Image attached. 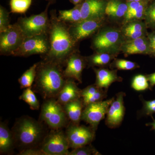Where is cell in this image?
I'll use <instances>...</instances> for the list:
<instances>
[{
  "label": "cell",
  "instance_id": "7a4b0ae2",
  "mask_svg": "<svg viewBox=\"0 0 155 155\" xmlns=\"http://www.w3.org/2000/svg\"><path fill=\"white\" fill-rule=\"evenodd\" d=\"M63 66L54 62L43 60L38 62L35 78V89L45 99L58 97L67 78Z\"/></svg>",
  "mask_w": 155,
  "mask_h": 155
},
{
  "label": "cell",
  "instance_id": "9c48e42d",
  "mask_svg": "<svg viewBox=\"0 0 155 155\" xmlns=\"http://www.w3.org/2000/svg\"><path fill=\"white\" fill-rule=\"evenodd\" d=\"M96 130L90 126L75 125L71 123L68 125L65 133L72 149L91 144L95 137Z\"/></svg>",
  "mask_w": 155,
  "mask_h": 155
},
{
  "label": "cell",
  "instance_id": "f546056e",
  "mask_svg": "<svg viewBox=\"0 0 155 155\" xmlns=\"http://www.w3.org/2000/svg\"><path fill=\"white\" fill-rule=\"evenodd\" d=\"M107 91L103 88L97 93L93 95L81 98L84 107L92 103L104 101V100L107 97Z\"/></svg>",
  "mask_w": 155,
  "mask_h": 155
},
{
  "label": "cell",
  "instance_id": "9a60e30c",
  "mask_svg": "<svg viewBox=\"0 0 155 155\" xmlns=\"http://www.w3.org/2000/svg\"><path fill=\"white\" fill-rule=\"evenodd\" d=\"M105 8L102 0H84L80 4L82 19H101Z\"/></svg>",
  "mask_w": 155,
  "mask_h": 155
},
{
  "label": "cell",
  "instance_id": "7402d4cb",
  "mask_svg": "<svg viewBox=\"0 0 155 155\" xmlns=\"http://www.w3.org/2000/svg\"><path fill=\"white\" fill-rule=\"evenodd\" d=\"M58 18L67 24H72L82 20L80 4L76 5L73 8L59 11Z\"/></svg>",
  "mask_w": 155,
  "mask_h": 155
},
{
  "label": "cell",
  "instance_id": "f1b7e54d",
  "mask_svg": "<svg viewBox=\"0 0 155 155\" xmlns=\"http://www.w3.org/2000/svg\"><path fill=\"white\" fill-rule=\"evenodd\" d=\"M143 103L142 108L139 112L140 117L141 116H151L155 113V99L147 101L141 96L140 97Z\"/></svg>",
  "mask_w": 155,
  "mask_h": 155
},
{
  "label": "cell",
  "instance_id": "d590c367",
  "mask_svg": "<svg viewBox=\"0 0 155 155\" xmlns=\"http://www.w3.org/2000/svg\"><path fill=\"white\" fill-rule=\"evenodd\" d=\"M145 26L142 22H132L127 24L124 28L123 31H145Z\"/></svg>",
  "mask_w": 155,
  "mask_h": 155
},
{
  "label": "cell",
  "instance_id": "d6a6232c",
  "mask_svg": "<svg viewBox=\"0 0 155 155\" xmlns=\"http://www.w3.org/2000/svg\"><path fill=\"white\" fill-rule=\"evenodd\" d=\"M146 10L145 5L142 3L141 5L139 6L138 8L133 13L127 17H125V21L127 22L133 20H138L143 18L145 16Z\"/></svg>",
  "mask_w": 155,
  "mask_h": 155
},
{
  "label": "cell",
  "instance_id": "f35d334b",
  "mask_svg": "<svg viewBox=\"0 0 155 155\" xmlns=\"http://www.w3.org/2000/svg\"><path fill=\"white\" fill-rule=\"evenodd\" d=\"M141 3L140 2H130L127 3V10L125 17H127L133 13L138 8L139 6L141 5Z\"/></svg>",
  "mask_w": 155,
  "mask_h": 155
},
{
  "label": "cell",
  "instance_id": "7c38bea8",
  "mask_svg": "<svg viewBox=\"0 0 155 155\" xmlns=\"http://www.w3.org/2000/svg\"><path fill=\"white\" fill-rule=\"evenodd\" d=\"M125 96V93L120 92L114 97L106 115L105 124L109 128H117L122 124L125 114L124 99Z\"/></svg>",
  "mask_w": 155,
  "mask_h": 155
},
{
  "label": "cell",
  "instance_id": "44dd1931",
  "mask_svg": "<svg viewBox=\"0 0 155 155\" xmlns=\"http://www.w3.org/2000/svg\"><path fill=\"white\" fill-rule=\"evenodd\" d=\"M127 10V4L119 0H111L106 6L105 14L110 17L120 18L125 16Z\"/></svg>",
  "mask_w": 155,
  "mask_h": 155
},
{
  "label": "cell",
  "instance_id": "83f0119b",
  "mask_svg": "<svg viewBox=\"0 0 155 155\" xmlns=\"http://www.w3.org/2000/svg\"><path fill=\"white\" fill-rule=\"evenodd\" d=\"M101 155L91 144L72 149L69 155Z\"/></svg>",
  "mask_w": 155,
  "mask_h": 155
},
{
  "label": "cell",
  "instance_id": "b9f144b4",
  "mask_svg": "<svg viewBox=\"0 0 155 155\" xmlns=\"http://www.w3.org/2000/svg\"><path fill=\"white\" fill-rule=\"evenodd\" d=\"M151 116L152 118L153 119V122L147 123L146 125L147 126H151L152 127V129L155 130V119H154L152 116Z\"/></svg>",
  "mask_w": 155,
  "mask_h": 155
},
{
  "label": "cell",
  "instance_id": "60d3db41",
  "mask_svg": "<svg viewBox=\"0 0 155 155\" xmlns=\"http://www.w3.org/2000/svg\"><path fill=\"white\" fill-rule=\"evenodd\" d=\"M146 76L149 82V88L151 90L155 85V72Z\"/></svg>",
  "mask_w": 155,
  "mask_h": 155
},
{
  "label": "cell",
  "instance_id": "6da1fadb",
  "mask_svg": "<svg viewBox=\"0 0 155 155\" xmlns=\"http://www.w3.org/2000/svg\"><path fill=\"white\" fill-rule=\"evenodd\" d=\"M50 15L48 31L50 48L47 54L42 57L43 59L64 67L69 56L76 52L77 43L69 32V24L58 18L56 10H51Z\"/></svg>",
  "mask_w": 155,
  "mask_h": 155
},
{
  "label": "cell",
  "instance_id": "5b68a950",
  "mask_svg": "<svg viewBox=\"0 0 155 155\" xmlns=\"http://www.w3.org/2000/svg\"><path fill=\"white\" fill-rule=\"evenodd\" d=\"M50 5L48 3L45 11L40 14L29 17H20L18 19L17 22L26 37L48 33L50 25L48 9Z\"/></svg>",
  "mask_w": 155,
  "mask_h": 155
},
{
  "label": "cell",
  "instance_id": "4316f807",
  "mask_svg": "<svg viewBox=\"0 0 155 155\" xmlns=\"http://www.w3.org/2000/svg\"><path fill=\"white\" fill-rule=\"evenodd\" d=\"M149 87L147 76L142 75H136L131 82V87L137 91H143L149 88Z\"/></svg>",
  "mask_w": 155,
  "mask_h": 155
},
{
  "label": "cell",
  "instance_id": "e575fe53",
  "mask_svg": "<svg viewBox=\"0 0 155 155\" xmlns=\"http://www.w3.org/2000/svg\"><path fill=\"white\" fill-rule=\"evenodd\" d=\"M99 87L97 86L96 84H91L87 87L81 90V98L84 97L90 96L93 95L95 94L98 92L100 91L102 89Z\"/></svg>",
  "mask_w": 155,
  "mask_h": 155
},
{
  "label": "cell",
  "instance_id": "f6af8a7d",
  "mask_svg": "<svg viewBox=\"0 0 155 155\" xmlns=\"http://www.w3.org/2000/svg\"><path fill=\"white\" fill-rule=\"evenodd\" d=\"M128 1H129V2H140L141 0H128Z\"/></svg>",
  "mask_w": 155,
  "mask_h": 155
},
{
  "label": "cell",
  "instance_id": "ee69618b",
  "mask_svg": "<svg viewBox=\"0 0 155 155\" xmlns=\"http://www.w3.org/2000/svg\"><path fill=\"white\" fill-rule=\"evenodd\" d=\"M45 1H47L48 3H50L51 5V4H54L57 0H45Z\"/></svg>",
  "mask_w": 155,
  "mask_h": 155
},
{
  "label": "cell",
  "instance_id": "30bf717a",
  "mask_svg": "<svg viewBox=\"0 0 155 155\" xmlns=\"http://www.w3.org/2000/svg\"><path fill=\"white\" fill-rule=\"evenodd\" d=\"M114 99V97L105 101L92 103L84 107L81 120L86 122L96 130L100 122L104 119Z\"/></svg>",
  "mask_w": 155,
  "mask_h": 155
},
{
  "label": "cell",
  "instance_id": "3957f363",
  "mask_svg": "<svg viewBox=\"0 0 155 155\" xmlns=\"http://www.w3.org/2000/svg\"><path fill=\"white\" fill-rule=\"evenodd\" d=\"M11 130L15 147L19 148L21 150L40 148L48 134L42 122L27 116L17 119Z\"/></svg>",
  "mask_w": 155,
  "mask_h": 155
},
{
  "label": "cell",
  "instance_id": "74e56055",
  "mask_svg": "<svg viewBox=\"0 0 155 155\" xmlns=\"http://www.w3.org/2000/svg\"><path fill=\"white\" fill-rule=\"evenodd\" d=\"M123 32L125 36L131 39L142 37H143L145 33V31H123Z\"/></svg>",
  "mask_w": 155,
  "mask_h": 155
},
{
  "label": "cell",
  "instance_id": "7bdbcfd3",
  "mask_svg": "<svg viewBox=\"0 0 155 155\" xmlns=\"http://www.w3.org/2000/svg\"><path fill=\"white\" fill-rule=\"evenodd\" d=\"M70 2L75 5H80L84 0H69Z\"/></svg>",
  "mask_w": 155,
  "mask_h": 155
},
{
  "label": "cell",
  "instance_id": "ac0fdd59",
  "mask_svg": "<svg viewBox=\"0 0 155 155\" xmlns=\"http://www.w3.org/2000/svg\"><path fill=\"white\" fill-rule=\"evenodd\" d=\"M126 54H150L149 41L144 37L130 40L123 46Z\"/></svg>",
  "mask_w": 155,
  "mask_h": 155
},
{
  "label": "cell",
  "instance_id": "1f68e13d",
  "mask_svg": "<svg viewBox=\"0 0 155 155\" xmlns=\"http://www.w3.org/2000/svg\"><path fill=\"white\" fill-rule=\"evenodd\" d=\"M9 13L5 8L0 6V32L5 30L10 25Z\"/></svg>",
  "mask_w": 155,
  "mask_h": 155
},
{
  "label": "cell",
  "instance_id": "d6986e66",
  "mask_svg": "<svg viewBox=\"0 0 155 155\" xmlns=\"http://www.w3.org/2000/svg\"><path fill=\"white\" fill-rule=\"evenodd\" d=\"M63 106L71 123L75 125H79L84 107L82 98H80L72 101Z\"/></svg>",
  "mask_w": 155,
  "mask_h": 155
},
{
  "label": "cell",
  "instance_id": "484cf974",
  "mask_svg": "<svg viewBox=\"0 0 155 155\" xmlns=\"http://www.w3.org/2000/svg\"><path fill=\"white\" fill-rule=\"evenodd\" d=\"M32 0H11V13L25 14L30 8Z\"/></svg>",
  "mask_w": 155,
  "mask_h": 155
},
{
  "label": "cell",
  "instance_id": "d4e9b609",
  "mask_svg": "<svg viewBox=\"0 0 155 155\" xmlns=\"http://www.w3.org/2000/svg\"><path fill=\"white\" fill-rule=\"evenodd\" d=\"M19 99L27 103L31 110H38L39 109V102L31 87L25 88Z\"/></svg>",
  "mask_w": 155,
  "mask_h": 155
},
{
  "label": "cell",
  "instance_id": "603a6c76",
  "mask_svg": "<svg viewBox=\"0 0 155 155\" xmlns=\"http://www.w3.org/2000/svg\"><path fill=\"white\" fill-rule=\"evenodd\" d=\"M113 59L110 54L105 52H97L86 58L87 64L90 67H103L107 65Z\"/></svg>",
  "mask_w": 155,
  "mask_h": 155
},
{
  "label": "cell",
  "instance_id": "ffe728a7",
  "mask_svg": "<svg viewBox=\"0 0 155 155\" xmlns=\"http://www.w3.org/2000/svg\"><path fill=\"white\" fill-rule=\"evenodd\" d=\"M15 147L14 137L12 130L9 129L6 123H0V153L9 154Z\"/></svg>",
  "mask_w": 155,
  "mask_h": 155
},
{
  "label": "cell",
  "instance_id": "836d02e7",
  "mask_svg": "<svg viewBox=\"0 0 155 155\" xmlns=\"http://www.w3.org/2000/svg\"><path fill=\"white\" fill-rule=\"evenodd\" d=\"M145 18L148 25L155 27V3L147 9Z\"/></svg>",
  "mask_w": 155,
  "mask_h": 155
},
{
  "label": "cell",
  "instance_id": "2e32d148",
  "mask_svg": "<svg viewBox=\"0 0 155 155\" xmlns=\"http://www.w3.org/2000/svg\"><path fill=\"white\" fill-rule=\"evenodd\" d=\"M81 90L74 79L67 78L66 83L57 97V101L64 105L67 103L81 98Z\"/></svg>",
  "mask_w": 155,
  "mask_h": 155
},
{
  "label": "cell",
  "instance_id": "4fadbf2b",
  "mask_svg": "<svg viewBox=\"0 0 155 155\" xmlns=\"http://www.w3.org/2000/svg\"><path fill=\"white\" fill-rule=\"evenodd\" d=\"M101 25V19H84L69 24V32L75 42L78 43L93 35Z\"/></svg>",
  "mask_w": 155,
  "mask_h": 155
},
{
  "label": "cell",
  "instance_id": "8d00e7d4",
  "mask_svg": "<svg viewBox=\"0 0 155 155\" xmlns=\"http://www.w3.org/2000/svg\"><path fill=\"white\" fill-rule=\"evenodd\" d=\"M19 155H46L41 148H30L21 150Z\"/></svg>",
  "mask_w": 155,
  "mask_h": 155
},
{
  "label": "cell",
  "instance_id": "e0dca14e",
  "mask_svg": "<svg viewBox=\"0 0 155 155\" xmlns=\"http://www.w3.org/2000/svg\"><path fill=\"white\" fill-rule=\"evenodd\" d=\"M94 69L96 76L95 84L106 90L108 91L112 84L122 81V78L117 75L116 70H110L104 68H94Z\"/></svg>",
  "mask_w": 155,
  "mask_h": 155
},
{
  "label": "cell",
  "instance_id": "277c9868",
  "mask_svg": "<svg viewBox=\"0 0 155 155\" xmlns=\"http://www.w3.org/2000/svg\"><path fill=\"white\" fill-rule=\"evenodd\" d=\"M40 119L52 130L67 126L69 120L63 106L54 98L46 99L42 104Z\"/></svg>",
  "mask_w": 155,
  "mask_h": 155
},
{
  "label": "cell",
  "instance_id": "52a82bcc",
  "mask_svg": "<svg viewBox=\"0 0 155 155\" xmlns=\"http://www.w3.org/2000/svg\"><path fill=\"white\" fill-rule=\"evenodd\" d=\"M26 38L17 22L9 25L5 30L0 32V54L1 55H12Z\"/></svg>",
  "mask_w": 155,
  "mask_h": 155
},
{
  "label": "cell",
  "instance_id": "5bb4252c",
  "mask_svg": "<svg viewBox=\"0 0 155 155\" xmlns=\"http://www.w3.org/2000/svg\"><path fill=\"white\" fill-rule=\"evenodd\" d=\"M87 64L86 58L81 57L77 52L71 55L67 59L64 70V76L67 78H71L82 83V72Z\"/></svg>",
  "mask_w": 155,
  "mask_h": 155
},
{
  "label": "cell",
  "instance_id": "4dcf8cb0",
  "mask_svg": "<svg viewBox=\"0 0 155 155\" xmlns=\"http://www.w3.org/2000/svg\"><path fill=\"white\" fill-rule=\"evenodd\" d=\"M112 67L119 70H131L137 68L138 66L137 64L132 61L117 59L112 64Z\"/></svg>",
  "mask_w": 155,
  "mask_h": 155
},
{
  "label": "cell",
  "instance_id": "8992f818",
  "mask_svg": "<svg viewBox=\"0 0 155 155\" xmlns=\"http://www.w3.org/2000/svg\"><path fill=\"white\" fill-rule=\"evenodd\" d=\"M50 48L48 33L26 37L20 47L13 53L12 56L28 57L39 54L44 57L48 53Z\"/></svg>",
  "mask_w": 155,
  "mask_h": 155
},
{
  "label": "cell",
  "instance_id": "8fae6325",
  "mask_svg": "<svg viewBox=\"0 0 155 155\" xmlns=\"http://www.w3.org/2000/svg\"><path fill=\"white\" fill-rule=\"evenodd\" d=\"M121 40V35L115 29L100 31L94 38L92 47L97 52H109L116 48Z\"/></svg>",
  "mask_w": 155,
  "mask_h": 155
},
{
  "label": "cell",
  "instance_id": "ab89813d",
  "mask_svg": "<svg viewBox=\"0 0 155 155\" xmlns=\"http://www.w3.org/2000/svg\"><path fill=\"white\" fill-rule=\"evenodd\" d=\"M150 54L155 55V31L149 36Z\"/></svg>",
  "mask_w": 155,
  "mask_h": 155
},
{
  "label": "cell",
  "instance_id": "cb8c5ba5",
  "mask_svg": "<svg viewBox=\"0 0 155 155\" xmlns=\"http://www.w3.org/2000/svg\"><path fill=\"white\" fill-rule=\"evenodd\" d=\"M38 64V63H37L34 64L19 78L18 82L21 88L31 87L36 78L37 68Z\"/></svg>",
  "mask_w": 155,
  "mask_h": 155
},
{
  "label": "cell",
  "instance_id": "ba28073f",
  "mask_svg": "<svg viewBox=\"0 0 155 155\" xmlns=\"http://www.w3.org/2000/svg\"><path fill=\"white\" fill-rule=\"evenodd\" d=\"M41 149L46 155H69V143L61 129L52 130L45 137Z\"/></svg>",
  "mask_w": 155,
  "mask_h": 155
}]
</instances>
